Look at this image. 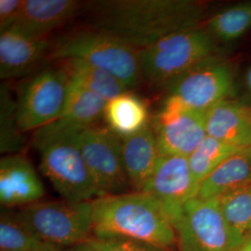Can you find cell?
Listing matches in <instances>:
<instances>
[{"instance_id": "obj_1", "label": "cell", "mask_w": 251, "mask_h": 251, "mask_svg": "<svg viewBox=\"0 0 251 251\" xmlns=\"http://www.w3.org/2000/svg\"><path fill=\"white\" fill-rule=\"evenodd\" d=\"M205 5L192 0H106L91 4L93 28L143 50L171 34L198 28Z\"/></svg>"}, {"instance_id": "obj_2", "label": "cell", "mask_w": 251, "mask_h": 251, "mask_svg": "<svg viewBox=\"0 0 251 251\" xmlns=\"http://www.w3.org/2000/svg\"><path fill=\"white\" fill-rule=\"evenodd\" d=\"M93 236L127 239L163 251L177 247V235L163 204L144 192L104 196L92 201Z\"/></svg>"}, {"instance_id": "obj_3", "label": "cell", "mask_w": 251, "mask_h": 251, "mask_svg": "<svg viewBox=\"0 0 251 251\" xmlns=\"http://www.w3.org/2000/svg\"><path fill=\"white\" fill-rule=\"evenodd\" d=\"M77 130L55 121L36 130L35 146L41 171L63 199L94 201L103 196L92 179L76 143Z\"/></svg>"}, {"instance_id": "obj_4", "label": "cell", "mask_w": 251, "mask_h": 251, "mask_svg": "<svg viewBox=\"0 0 251 251\" xmlns=\"http://www.w3.org/2000/svg\"><path fill=\"white\" fill-rule=\"evenodd\" d=\"M49 57L56 61L79 60L112 74L129 89L143 79L139 50L97 29L73 32L51 45Z\"/></svg>"}, {"instance_id": "obj_5", "label": "cell", "mask_w": 251, "mask_h": 251, "mask_svg": "<svg viewBox=\"0 0 251 251\" xmlns=\"http://www.w3.org/2000/svg\"><path fill=\"white\" fill-rule=\"evenodd\" d=\"M213 36L194 28L171 34L139 50L143 78L155 86H170L183 74L214 57Z\"/></svg>"}, {"instance_id": "obj_6", "label": "cell", "mask_w": 251, "mask_h": 251, "mask_svg": "<svg viewBox=\"0 0 251 251\" xmlns=\"http://www.w3.org/2000/svg\"><path fill=\"white\" fill-rule=\"evenodd\" d=\"M20 221L45 242L68 251L93 236L92 201H39L16 211Z\"/></svg>"}, {"instance_id": "obj_7", "label": "cell", "mask_w": 251, "mask_h": 251, "mask_svg": "<svg viewBox=\"0 0 251 251\" xmlns=\"http://www.w3.org/2000/svg\"><path fill=\"white\" fill-rule=\"evenodd\" d=\"M70 78L63 67L36 73L18 94L17 118L23 132L37 130L58 120L66 103Z\"/></svg>"}, {"instance_id": "obj_8", "label": "cell", "mask_w": 251, "mask_h": 251, "mask_svg": "<svg viewBox=\"0 0 251 251\" xmlns=\"http://www.w3.org/2000/svg\"><path fill=\"white\" fill-rule=\"evenodd\" d=\"M172 224L179 251H233L236 248L217 199L192 198Z\"/></svg>"}, {"instance_id": "obj_9", "label": "cell", "mask_w": 251, "mask_h": 251, "mask_svg": "<svg viewBox=\"0 0 251 251\" xmlns=\"http://www.w3.org/2000/svg\"><path fill=\"white\" fill-rule=\"evenodd\" d=\"M75 140L90 175L101 195L128 193L130 185L121 156V138L109 128L91 126L78 129Z\"/></svg>"}, {"instance_id": "obj_10", "label": "cell", "mask_w": 251, "mask_h": 251, "mask_svg": "<svg viewBox=\"0 0 251 251\" xmlns=\"http://www.w3.org/2000/svg\"><path fill=\"white\" fill-rule=\"evenodd\" d=\"M233 69L212 57L183 74L169 86L168 97L183 106L206 113L233 94Z\"/></svg>"}, {"instance_id": "obj_11", "label": "cell", "mask_w": 251, "mask_h": 251, "mask_svg": "<svg viewBox=\"0 0 251 251\" xmlns=\"http://www.w3.org/2000/svg\"><path fill=\"white\" fill-rule=\"evenodd\" d=\"M152 130L160 155L188 157L206 136V113L167 97L154 117Z\"/></svg>"}, {"instance_id": "obj_12", "label": "cell", "mask_w": 251, "mask_h": 251, "mask_svg": "<svg viewBox=\"0 0 251 251\" xmlns=\"http://www.w3.org/2000/svg\"><path fill=\"white\" fill-rule=\"evenodd\" d=\"M198 186L190 169L188 157L160 155L142 192L162 203L172 222L186 202L197 198Z\"/></svg>"}, {"instance_id": "obj_13", "label": "cell", "mask_w": 251, "mask_h": 251, "mask_svg": "<svg viewBox=\"0 0 251 251\" xmlns=\"http://www.w3.org/2000/svg\"><path fill=\"white\" fill-rule=\"evenodd\" d=\"M45 187L32 163L22 153L0 160V204L5 208L25 206L41 201Z\"/></svg>"}, {"instance_id": "obj_14", "label": "cell", "mask_w": 251, "mask_h": 251, "mask_svg": "<svg viewBox=\"0 0 251 251\" xmlns=\"http://www.w3.org/2000/svg\"><path fill=\"white\" fill-rule=\"evenodd\" d=\"M51 43L48 36L31 35L9 28L0 35V77L11 79L26 75L47 54Z\"/></svg>"}, {"instance_id": "obj_15", "label": "cell", "mask_w": 251, "mask_h": 251, "mask_svg": "<svg viewBox=\"0 0 251 251\" xmlns=\"http://www.w3.org/2000/svg\"><path fill=\"white\" fill-rule=\"evenodd\" d=\"M206 131L225 144L243 149L251 146V107L225 100L206 112Z\"/></svg>"}, {"instance_id": "obj_16", "label": "cell", "mask_w": 251, "mask_h": 251, "mask_svg": "<svg viewBox=\"0 0 251 251\" xmlns=\"http://www.w3.org/2000/svg\"><path fill=\"white\" fill-rule=\"evenodd\" d=\"M80 8V2L75 0H25L12 27L31 35L48 36L75 17Z\"/></svg>"}, {"instance_id": "obj_17", "label": "cell", "mask_w": 251, "mask_h": 251, "mask_svg": "<svg viewBox=\"0 0 251 251\" xmlns=\"http://www.w3.org/2000/svg\"><path fill=\"white\" fill-rule=\"evenodd\" d=\"M121 156L131 192H142L160 156L152 127L121 138Z\"/></svg>"}, {"instance_id": "obj_18", "label": "cell", "mask_w": 251, "mask_h": 251, "mask_svg": "<svg viewBox=\"0 0 251 251\" xmlns=\"http://www.w3.org/2000/svg\"><path fill=\"white\" fill-rule=\"evenodd\" d=\"M251 185V146L240 149L221 164L198 186L197 198L209 200Z\"/></svg>"}, {"instance_id": "obj_19", "label": "cell", "mask_w": 251, "mask_h": 251, "mask_svg": "<svg viewBox=\"0 0 251 251\" xmlns=\"http://www.w3.org/2000/svg\"><path fill=\"white\" fill-rule=\"evenodd\" d=\"M103 117L110 130L126 138L149 126V108L144 100L126 91L108 100Z\"/></svg>"}, {"instance_id": "obj_20", "label": "cell", "mask_w": 251, "mask_h": 251, "mask_svg": "<svg viewBox=\"0 0 251 251\" xmlns=\"http://www.w3.org/2000/svg\"><path fill=\"white\" fill-rule=\"evenodd\" d=\"M106 100L70 80L66 103L61 117V124L81 129L94 126L103 117Z\"/></svg>"}, {"instance_id": "obj_21", "label": "cell", "mask_w": 251, "mask_h": 251, "mask_svg": "<svg viewBox=\"0 0 251 251\" xmlns=\"http://www.w3.org/2000/svg\"><path fill=\"white\" fill-rule=\"evenodd\" d=\"M63 68L70 80L97 94L106 101L126 92L128 88L115 75L79 60H66Z\"/></svg>"}, {"instance_id": "obj_22", "label": "cell", "mask_w": 251, "mask_h": 251, "mask_svg": "<svg viewBox=\"0 0 251 251\" xmlns=\"http://www.w3.org/2000/svg\"><path fill=\"white\" fill-rule=\"evenodd\" d=\"M0 251H65L45 242L24 225L16 211L5 209L0 215Z\"/></svg>"}, {"instance_id": "obj_23", "label": "cell", "mask_w": 251, "mask_h": 251, "mask_svg": "<svg viewBox=\"0 0 251 251\" xmlns=\"http://www.w3.org/2000/svg\"><path fill=\"white\" fill-rule=\"evenodd\" d=\"M215 199L237 247L251 235V185Z\"/></svg>"}, {"instance_id": "obj_24", "label": "cell", "mask_w": 251, "mask_h": 251, "mask_svg": "<svg viewBox=\"0 0 251 251\" xmlns=\"http://www.w3.org/2000/svg\"><path fill=\"white\" fill-rule=\"evenodd\" d=\"M239 150V148L206 135L188 156L190 169L198 184Z\"/></svg>"}, {"instance_id": "obj_25", "label": "cell", "mask_w": 251, "mask_h": 251, "mask_svg": "<svg viewBox=\"0 0 251 251\" xmlns=\"http://www.w3.org/2000/svg\"><path fill=\"white\" fill-rule=\"evenodd\" d=\"M212 36L232 41L245 35L251 28V1L242 2L224 9L207 21Z\"/></svg>"}, {"instance_id": "obj_26", "label": "cell", "mask_w": 251, "mask_h": 251, "mask_svg": "<svg viewBox=\"0 0 251 251\" xmlns=\"http://www.w3.org/2000/svg\"><path fill=\"white\" fill-rule=\"evenodd\" d=\"M17 118V102L8 87L0 88V151L2 153H19L24 148L25 139Z\"/></svg>"}, {"instance_id": "obj_27", "label": "cell", "mask_w": 251, "mask_h": 251, "mask_svg": "<svg viewBox=\"0 0 251 251\" xmlns=\"http://www.w3.org/2000/svg\"><path fill=\"white\" fill-rule=\"evenodd\" d=\"M66 251H163L144 243L127 239L98 238L92 236L87 242Z\"/></svg>"}, {"instance_id": "obj_28", "label": "cell", "mask_w": 251, "mask_h": 251, "mask_svg": "<svg viewBox=\"0 0 251 251\" xmlns=\"http://www.w3.org/2000/svg\"><path fill=\"white\" fill-rule=\"evenodd\" d=\"M23 1L0 0V32L13 26L18 18Z\"/></svg>"}, {"instance_id": "obj_29", "label": "cell", "mask_w": 251, "mask_h": 251, "mask_svg": "<svg viewBox=\"0 0 251 251\" xmlns=\"http://www.w3.org/2000/svg\"><path fill=\"white\" fill-rule=\"evenodd\" d=\"M233 251H251V235L239 244Z\"/></svg>"}, {"instance_id": "obj_30", "label": "cell", "mask_w": 251, "mask_h": 251, "mask_svg": "<svg viewBox=\"0 0 251 251\" xmlns=\"http://www.w3.org/2000/svg\"><path fill=\"white\" fill-rule=\"evenodd\" d=\"M245 85L251 96V65L248 68L245 75Z\"/></svg>"}, {"instance_id": "obj_31", "label": "cell", "mask_w": 251, "mask_h": 251, "mask_svg": "<svg viewBox=\"0 0 251 251\" xmlns=\"http://www.w3.org/2000/svg\"></svg>"}]
</instances>
